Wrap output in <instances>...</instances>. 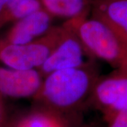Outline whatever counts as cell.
<instances>
[{"label":"cell","mask_w":127,"mask_h":127,"mask_svg":"<svg viewBox=\"0 0 127 127\" xmlns=\"http://www.w3.org/2000/svg\"><path fill=\"white\" fill-rule=\"evenodd\" d=\"M99 78L97 69L89 62L56 71L43 78L35 97L55 109H70L91 96Z\"/></svg>","instance_id":"obj_1"},{"label":"cell","mask_w":127,"mask_h":127,"mask_svg":"<svg viewBox=\"0 0 127 127\" xmlns=\"http://www.w3.org/2000/svg\"><path fill=\"white\" fill-rule=\"evenodd\" d=\"M76 33L89 56L114 69L127 68V40L102 20L87 16L66 21Z\"/></svg>","instance_id":"obj_2"},{"label":"cell","mask_w":127,"mask_h":127,"mask_svg":"<svg viewBox=\"0 0 127 127\" xmlns=\"http://www.w3.org/2000/svg\"><path fill=\"white\" fill-rule=\"evenodd\" d=\"M63 31V25L52 27L45 35L24 45L0 41V63L15 69L38 70L58 44Z\"/></svg>","instance_id":"obj_3"},{"label":"cell","mask_w":127,"mask_h":127,"mask_svg":"<svg viewBox=\"0 0 127 127\" xmlns=\"http://www.w3.org/2000/svg\"><path fill=\"white\" fill-rule=\"evenodd\" d=\"M63 27V33L58 44L38 69L43 78L56 71L76 68L87 63L85 57L88 54L76 33L66 22Z\"/></svg>","instance_id":"obj_4"},{"label":"cell","mask_w":127,"mask_h":127,"mask_svg":"<svg viewBox=\"0 0 127 127\" xmlns=\"http://www.w3.org/2000/svg\"><path fill=\"white\" fill-rule=\"evenodd\" d=\"M95 104L110 119L127 108V68L114 69L100 77L91 96Z\"/></svg>","instance_id":"obj_5"},{"label":"cell","mask_w":127,"mask_h":127,"mask_svg":"<svg viewBox=\"0 0 127 127\" xmlns=\"http://www.w3.org/2000/svg\"><path fill=\"white\" fill-rule=\"evenodd\" d=\"M42 81L43 77L37 69L0 66V94L16 98L35 97Z\"/></svg>","instance_id":"obj_6"},{"label":"cell","mask_w":127,"mask_h":127,"mask_svg":"<svg viewBox=\"0 0 127 127\" xmlns=\"http://www.w3.org/2000/svg\"><path fill=\"white\" fill-rule=\"evenodd\" d=\"M52 16L44 8L14 23L0 41L11 45H24L45 35L53 27Z\"/></svg>","instance_id":"obj_7"},{"label":"cell","mask_w":127,"mask_h":127,"mask_svg":"<svg viewBox=\"0 0 127 127\" xmlns=\"http://www.w3.org/2000/svg\"><path fill=\"white\" fill-rule=\"evenodd\" d=\"M93 17L98 18L127 40V0H91Z\"/></svg>","instance_id":"obj_8"},{"label":"cell","mask_w":127,"mask_h":127,"mask_svg":"<svg viewBox=\"0 0 127 127\" xmlns=\"http://www.w3.org/2000/svg\"><path fill=\"white\" fill-rule=\"evenodd\" d=\"M42 6L52 16L73 19L87 16L91 0H41Z\"/></svg>","instance_id":"obj_9"},{"label":"cell","mask_w":127,"mask_h":127,"mask_svg":"<svg viewBox=\"0 0 127 127\" xmlns=\"http://www.w3.org/2000/svg\"><path fill=\"white\" fill-rule=\"evenodd\" d=\"M42 8L41 0H24L14 9L1 14L0 17V29L7 23H16Z\"/></svg>","instance_id":"obj_10"},{"label":"cell","mask_w":127,"mask_h":127,"mask_svg":"<svg viewBox=\"0 0 127 127\" xmlns=\"http://www.w3.org/2000/svg\"><path fill=\"white\" fill-rule=\"evenodd\" d=\"M17 127H62V125L49 114L37 113L23 119Z\"/></svg>","instance_id":"obj_11"},{"label":"cell","mask_w":127,"mask_h":127,"mask_svg":"<svg viewBox=\"0 0 127 127\" xmlns=\"http://www.w3.org/2000/svg\"><path fill=\"white\" fill-rule=\"evenodd\" d=\"M109 121V127H127V108L114 114Z\"/></svg>","instance_id":"obj_12"},{"label":"cell","mask_w":127,"mask_h":127,"mask_svg":"<svg viewBox=\"0 0 127 127\" xmlns=\"http://www.w3.org/2000/svg\"><path fill=\"white\" fill-rule=\"evenodd\" d=\"M24 0H8L6 6H5L4 9L3 11V13H6L7 11H9L10 10H11L12 9H14L15 6H16L17 5L19 4L21 2H22Z\"/></svg>","instance_id":"obj_13"},{"label":"cell","mask_w":127,"mask_h":127,"mask_svg":"<svg viewBox=\"0 0 127 127\" xmlns=\"http://www.w3.org/2000/svg\"><path fill=\"white\" fill-rule=\"evenodd\" d=\"M7 1L8 0H0V17H1V14L3 13V11L4 9V7Z\"/></svg>","instance_id":"obj_14"}]
</instances>
